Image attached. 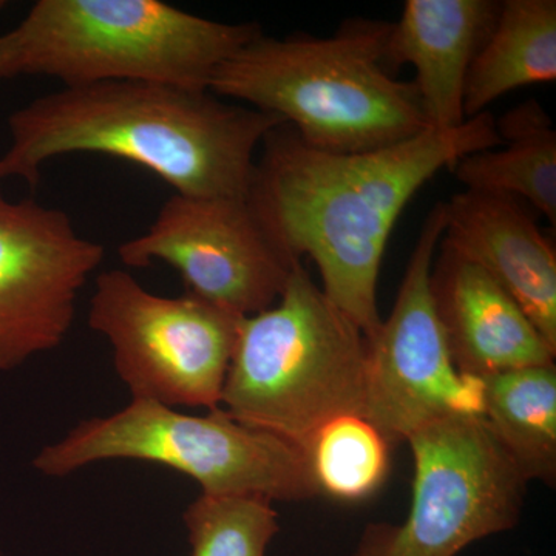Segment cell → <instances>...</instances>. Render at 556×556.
Instances as JSON below:
<instances>
[{
  "instance_id": "6da1fadb",
  "label": "cell",
  "mask_w": 556,
  "mask_h": 556,
  "mask_svg": "<svg viewBox=\"0 0 556 556\" xmlns=\"http://www.w3.org/2000/svg\"><path fill=\"white\" fill-rule=\"evenodd\" d=\"M500 144L489 110L364 153L311 148L283 124L262 142L248 201L289 257L316 263L324 294L371 338L382 324L380 266L402 211L439 172Z\"/></svg>"
},
{
  "instance_id": "7a4b0ae2",
  "label": "cell",
  "mask_w": 556,
  "mask_h": 556,
  "mask_svg": "<svg viewBox=\"0 0 556 556\" xmlns=\"http://www.w3.org/2000/svg\"><path fill=\"white\" fill-rule=\"evenodd\" d=\"M283 124L211 91L148 83L62 87L11 113L0 177L36 185L47 161L90 153L130 161L179 195L248 199L262 142Z\"/></svg>"
},
{
  "instance_id": "3957f363",
  "label": "cell",
  "mask_w": 556,
  "mask_h": 556,
  "mask_svg": "<svg viewBox=\"0 0 556 556\" xmlns=\"http://www.w3.org/2000/svg\"><path fill=\"white\" fill-rule=\"evenodd\" d=\"M390 27L350 21L331 38L262 33L217 70L208 90L283 119L314 149L390 148L430 130L415 83L388 67Z\"/></svg>"
},
{
  "instance_id": "277c9868",
  "label": "cell",
  "mask_w": 556,
  "mask_h": 556,
  "mask_svg": "<svg viewBox=\"0 0 556 556\" xmlns=\"http://www.w3.org/2000/svg\"><path fill=\"white\" fill-rule=\"evenodd\" d=\"M262 33L254 22L207 20L161 0H38L3 38L10 78L211 91L217 70Z\"/></svg>"
},
{
  "instance_id": "5b68a950",
  "label": "cell",
  "mask_w": 556,
  "mask_h": 556,
  "mask_svg": "<svg viewBox=\"0 0 556 556\" xmlns=\"http://www.w3.org/2000/svg\"><path fill=\"white\" fill-rule=\"evenodd\" d=\"M367 338L299 263L270 308L243 317L219 408L305 450L329 420L365 409Z\"/></svg>"
},
{
  "instance_id": "8992f818",
  "label": "cell",
  "mask_w": 556,
  "mask_h": 556,
  "mask_svg": "<svg viewBox=\"0 0 556 556\" xmlns=\"http://www.w3.org/2000/svg\"><path fill=\"white\" fill-rule=\"evenodd\" d=\"M109 459L169 467L199 482L204 495L260 496L273 503L320 495L299 445L237 422L219 407L190 416L141 399L113 415L83 420L40 450L33 467L46 477L64 478Z\"/></svg>"
},
{
  "instance_id": "52a82bcc",
  "label": "cell",
  "mask_w": 556,
  "mask_h": 556,
  "mask_svg": "<svg viewBox=\"0 0 556 556\" xmlns=\"http://www.w3.org/2000/svg\"><path fill=\"white\" fill-rule=\"evenodd\" d=\"M407 442L415 466L407 518L365 527L351 556H456L518 526L529 482L484 417H445Z\"/></svg>"
},
{
  "instance_id": "ba28073f",
  "label": "cell",
  "mask_w": 556,
  "mask_h": 556,
  "mask_svg": "<svg viewBox=\"0 0 556 556\" xmlns=\"http://www.w3.org/2000/svg\"><path fill=\"white\" fill-rule=\"evenodd\" d=\"M241 318L188 292L153 294L124 269L97 277L89 309L131 399L170 408L219 407Z\"/></svg>"
},
{
  "instance_id": "9c48e42d",
  "label": "cell",
  "mask_w": 556,
  "mask_h": 556,
  "mask_svg": "<svg viewBox=\"0 0 556 556\" xmlns=\"http://www.w3.org/2000/svg\"><path fill=\"white\" fill-rule=\"evenodd\" d=\"M444 229L441 201L424 222L390 317L367 338L364 416L391 445L445 417L484 412L481 379L457 371L431 298Z\"/></svg>"
},
{
  "instance_id": "30bf717a",
  "label": "cell",
  "mask_w": 556,
  "mask_h": 556,
  "mask_svg": "<svg viewBox=\"0 0 556 556\" xmlns=\"http://www.w3.org/2000/svg\"><path fill=\"white\" fill-rule=\"evenodd\" d=\"M118 254L129 268L166 263L188 294L240 317L270 308L302 263L270 239L248 199L179 193L164 201L152 225L124 241Z\"/></svg>"
},
{
  "instance_id": "8fae6325",
  "label": "cell",
  "mask_w": 556,
  "mask_h": 556,
  "mask_svg": "<svg viewBox=\"0 0 556 556\" xmlns=\"http://www.w3.org/2000/svg\"><path fill=\"white\" fill-rule=\"evenodd\" d=\"M105 257L61 208L13 201L0 181V371L64 342L76 302Z\"/></svg>"
},
{
  "instance_id": "7c38bea8",
  "label": "cell",
  "mask_w": 556,
  "mask_h": 556,
  "mask_svg": "<svg viewBox=\"0 0 556 556\" xmlns=\"http://www.w3.org/2000/svg\"><path fill=\"white\" fill-rule=\"evenodd\" d=\"M441 241L506 289L556 351V251L518 199L456 193L445 203Z\"/></svg>"
},
{
  "instance_id": "4fadbf2b",
  "label": "cell",
  "mask_w": 556,
  "mask_h": 556,
  "mask_svg": "<svg viewBox=\"0 0 556 556\" xmlns=\"http://www.w3.org/2000/svg\"><path fill=\"white\" fill-rule=\"evenodd\" d=\"M438 251L431 298L457 371L481 379L554 364L556 351L506 289L442 241Z\"/></svg>"
},
{
  "instance_id": "5bb4252c",
  "label": "cell",
  "mask_w": 556,
  "mask_h": 556,
  "mask_svg": "<svg viewBox=\"0 0 556 556\" xmlns=\"http://www.w3.org/2000/svg\"><path fill=\"white\" fill-rule=\"evenodd\" d=\"M500 11L493 0H407L391 24L388 67L409 64L420 108L431 130H453L466 123L464 89L468 70Z\"/></svg>"
},
{
  "instance_id": "9a60e30c",
  "label": "cell",
  "mask_w": 556,
  "mask_h": 556,
  "mask_svg": "<svg viewBox=\"0 0 556 556\" xmlns=\"http://www.w3.org/2000/svg\"><path fill=\"white\" fill-rule=\"evenodd\" d=\"M556 79L555 0H504L468 70L466 118L481 115L508 91Z\"/></svg>"
},
{
  "instance_id": "2e32d148",
  "label": "cell",
  "mask_w": 556,
  "mask_h": 556,
  "mask_svg": "<svg viewBox=\"0 0 556 556\" xmlns=\"http://www.w3.org/2000/svg\"><path fill=\"white\" fill-rule=\"evenodd\" d=\"M501 144L455 164L468 190L525 199L556 226V131L536 100H527L496 121Z\"/></svg>"
},
{
  "instance_id": "e0dca14e",
  "label": "cell",
  "mask_w": 556,
  "mask_h": 556,
  "mask_svg": "<svg viewBox=\"0 0 556 556\" xmlns=\"http://www.w3.org/2000/svg\"><path fill=\"white\" fill-rule=\"evenodd\" d=\"M482 417L527 482H556V368L538 365L481 378Z\"/></svg>"
},
{
  "instance_id": "ac0fdd59",
  "label": "cell",
  "mask_w": 556,
  "mask_h": 556,
  "mask_svg": "<svg viewBox=\"0 0 556 556\" xmlns=\"http://www.w3.org/2000/svg\"><path fill=\"white\" fill-rule=\"evenodd\" d=\"M390 441L362 415H343L318 428L305 453L320 495L357 503L375 495L391 468Z\"/></svg>"
},
{
  "instance_id": "d6986e66",
  "label": "cell",
  "mask_w": 556,
  "mask_h": 556,
  "mask_svg": "<svg viewBox=\"0 0 556 556\" xmlns=\"http://www.w3.org/2000/svg\"><path fill=\"white\" fill-rule=\"evenodd\" d=\"M182 519L192 556H266L280 530L273 501L260 496L201 493Z\"/></svg>"
},
{
  "instance_id": "ffe728a7",
  "label": "cell",
  "mask_w": 556,
  "mask_h": 556,
  "mask_svg": "<svg viewBox=\"0 0 556 556\" xmlns=\"http://www.w3.org/2000/svg\"><path fill=\"white\" fill-rule=\"evenodd\" d=\"M10 79L9 72V58H7V47H5V38H3V33L0 35V80ZM0 181H3L2 177H0Z\"/></svg>"
}]
</instances>
